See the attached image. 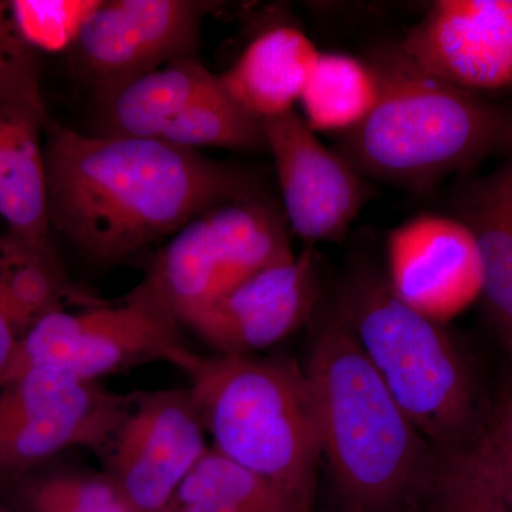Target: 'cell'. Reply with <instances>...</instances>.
Returning a JSON list of instances; mask_svg holds the SVG:
<instances>
[{"instance_id":"obj_1","label":"cell","mask_w":512,"mask_h":512,"mask_svg":"<svg viewBox=\"0 0 512 512\" xmlns=\"http://www.w3.org/2000/svg\"><path fill=\"white\" fill-rule=\"evenodd\" d=\"M49 220L89 261L116 265L198 215L256 197L247 174L161 138L86 136L47 121Z\"/></svg>"},{"instance_id":"obj_2","label":"cell","mask_w":512,"mask_h":512,"mask_svg":"<svg viewBox=\"0 0 512 512\" xmlns=\"http://www.w3.org/2000/svg\"><path fill=\"white\" fill-rule=\"evenodd\" d=\"M305 372L340 512H410L441 454L394 400L336 309L320 323Z\"/></svg>"},{"instance_id":"obj_3","label":"cell","mask_w":512,"mask_h":512,"mask_svg":"<svg viewBox=\"0 0 512 512\" xmlns=\"http://www.w3.org/2000/svg\"><path fill=\"white\" fill-rule=\"evenodd\" d=\"M367 59L379 74V101L359 127L336 137V151L363 177L423 192L511 153V107L423 72L399 46Z\"/></svg>"},{"instance_id":"obj_4","label":"cell","mask_w":512,"mask_h":512,"mask_svg":"<svg viewBox=\"0 0 512 512\" xmlns=\"http://www.w3.org/2000/svg\"><path fill=\"white\" fill-rule=\"evenodd\" d=\"M184 373L212 448L315 511L322 447L305 370L285 356L197 353Z\"/></svg>"},{"instance_id":"obj_5","label":"cell","mask_w":512,"mask_h":512,"mask_svg":"<svg viewBox=\"0 0 512 512\" xmlns=\"http://www.w3.org/2000/svg\"><path fill=\"white\" fill-rule=\"evenodd\" d=\"M335 309L431 446L448 454L480 440L485 429L473 370L444 323L400 301L375 272L353 275Z\"/></svg>"},{"instance_id":"obj_6","label":"cell","mask_w":512,"mask_h":512,"mask_svg":"<svg viewBox=\"0 0 512 512\" xmlns=\"http://www.w3.org/2000/svg\"><path fill=\"white\" fill-rule=\"evenodd\" d=\"M150 275L117 301L59 309L19 339L5 376L50 366L84 380L128 372L148 363L187 369L197 352Z\"/></svg>"},{"instance_id":"obj_7","label":"cell","mask_w":512,"mask_h":512,"mask_svg":"<svg viewBox=\"0 0 512 512\" xmlns=\"http://www.w3.org/2000/svg\"><path fill=\"white\" fill-rule=\"evenodd\" d=\"M293 255L284 212L256 195L188 222L147 274L184 326L251 276Z\"/></svg>"},{"instance_id":"obj_8","label":"cell","mask_w":512,"mask_h":512,"mask_svg":"<svg viewBox=\"0 0 512 512\" xmlns=\"http://www.w3.org/2000/svg\"><path fill=\"white\" fill-rule=\"evenodd\" d=\"M134 392H110L59 367L25 370L0 383V490L72 447L106 457Z\"/></svg>"},{"instance_id":"obj_9","label":"cell","mask_w":512,"mask_h":512,"mask_svg":"<svg viewBox=\"0 0 512 512\" xmlns=\"http://www.w3.org/2000/svg\"><path fill=\"white\" fill-rule=\"evenodd\" d=\"M215 8L197 0H101L69 52L94 94L178 60L198 59L201 25Z\"/></svg>"},{"instance_id":"obj_10","label":"cell","mask_w":512,"mask_h":512,"mask_svg":"<svg viewBox=\"0 0 512 512\" xmlns=\"http://www.w3.org/2000/svg\"><path fill=\"white\" fill-rule=\"evenodd\" d=\"M204 421L188 387L134 392L107 451V474L133 512H167L207 453Z\"/></svg>"},{"instance_id":"obj_11","label":"cell","mask_w":512,"mask_h":512,"mask_svg":"<svg viewBox=\"0 0 512 512\" xmlns=\"http://www.w3.org/2000/svg\"><path fill=\"white\" fill-rule=\"evenodd\" d=\"M262 128L289 231L311 245L345 238L369 198L366 178L326 147L296 110L262 120Z\"/></svg>"},{"instance_id":"obj_12","label":"cell","mask_w":512,"mask_h":512,"mask_svg":"<svg viewBox=\"0 0 512 512\" xmlns=\"http://www.w3.org/2000/svg\"><path fill=\"white\" fill-rule=\"evenodd\" d=\"M397 46L458 89L512 92V0H439Z\"/></svg>"},{"instance_id":"obj_13","label":"cell","mask_w":512,"mask_h":512,"mask_svg":"<svg viewBox=\"0 0 512 512\" xmlns=\"http://www.w3.org/2000/svg\"><path fill=\"white\" fill-rule=\"evenodd\" d=\"M318 258L312 248L258 272L183 328L218 355L252 356L301 328L319 301Z\"/></svg>"},{"instance_id":"obj_14","label":"cell","mask_w":512,"mask_h":512,"mask_svg":"<svg viewBox=\"0 0 512 512\" xmlns=\"http://www.w3.org/2000/svg\"><path fill=\"white\" fill-rule=\"evenodd\" d=\"M387 285L407 306L444 323L481 298L483 271L470 229L453 215L421 214L386 242Z\"/></svg>"},{"instance_id":"obj_15","label":"cell","mask_w":512,"mask_h":512,"mask_svg":"<svg viewBox=\"0 0 512 512\" xmlns=\"http://www.w3.org/2000/svg\"><path fill=\"white\" fill-rule=\"evenodd\" d=\"M47 111L0 103V218L13 234L50 242L45 131Z\"/></svg>"},{"instance_id":"obj_16","label":"cell","mask_w":512,"mask_h":512,"mask_svg":"<svg viewBox=\"0 0 512 512\" xmlns=\"http://www.w3.org/2000/svg\"><path fill=\"white\" fill-rule=\"evenodd\" d=\"M320 50L302 30L272 26L252 40L220 76L239 106L259 121L295 110Z\"/></svg>"},{"instance_id":"obj_17","label":"cell","mask_w":512,"mask_h":512,"mask_svg":"<svg viewBox=\"0 0 512 512\" xmlns=\"http://www.w3.org/2000/svg\"><path fill=\"white\" fill-rule=\"evenodd\" d=\"M217 82L218 74L200 60L187 59L94 94L96 136L161 138L168 126Z\"/></svg>"},{"instance_id":"obj_18","label":"cell","mask_w":512,"mask_h":512,"mask_svg":"<svg viewBox=\"0 0 512 512\" xmlns=\"http://www.w3.org/2000/svg\"><path fill=\"white\" fill-rule=\"evenodd\" d=\"M473 234L485 308L507 349L512 348V151L484 177L467 185L456 215Z\"/></svg>"},{"instance_id":"obj_19","label":"cell","mask_w":512,"mask_h":512,"mask_svg":"<svg viewBox=\"0 0 512 512\" xmlns=\"http://www.w3.org/2000/svg\"><path fill=\"white\" fill-rule=\"evenodd\" d=\"M100 301L69 281L52 242L0 235V306L19 339L49 313Z\"/></svg>"},{"instance_id":"obj_20","label":"cell","mask_w":512,"mask_h":512,"mask_svg":"<svg viewBox=\"0 0 512 512\" xmlns=\"http://www.w3.org/2000/svg\"><path fill=\"white\" fill-rule=\"evenodd\" d=\"M379 96V74L369 59L320 52L298 104L313 133L340 137L370 116Z\"/></svg>"},{"instance_id":"obj_21","label":"cell","mask_w":512,"mask_h":512,"mask_svg":"<svg viewBox=\"0 0 512 512\" xmlns=\"http://www.w3.org/2000/svg\"><path fill=\"white\" fill-rule=\"evenodd\" d=\"M161 140L197 151L205 147L266 150L262 121L229 96L220 76L217 84L201 94L168 126Z\"/></svg>"},{"instance_id":"obj_22","label":"cell","mask_w":512,"mask_h":512,"mask_svg":"<svg viewBox=\"0 0 512 512\" xmlns=\"http://www.w3.org/2000/svg\"><path fill=\"white\" fill-rule=\"evenodd\" d=\"M197 498L221 501L235 512H302L274 483L212 447L192 468L171 503Z\"/></svg>"},{"instance_id":"obj_23","label":"cell","mask_w":512,"mask_h":512,"mask_svg":"<svg viewBox=\"0 0 512 512\" xmlns=\"http://www.w3.org/2000/svg\"><path fill=\"white\" fill-rule=\"evenodd\" d=\"M20 512H133L109 474H30L6 490Z\"/></svg>"},{"instance_id":"obj_24","label":"cell","mask_w":512,"mask_h":512,"mask_svg":"<svg viewBox=\"0 0 512 512\" xmlns=\"http://www.w3.org/2000/svg\"><path fill=\"white\" fill-rule=\"evenodd\" d=\"M410 512H510L476 447L441 454L439 467Z\"/></svg>"},{"instance_id":"obj_25","label":"cell","mask_w":512,"mask_h":512,"mask_svg":"<svg viewBox=\"0 0 512 512\" xmlns=\"http://www.w3.org/2000/svg\"><path fill=\"white\" fill-rule=\"evenodd\" d=\"M99 2L12 0L16 28L30 47L39 52H63L72 47L77 33Z\"/></svg>"},{"instance_id":"obj_26","label":"cell","mask_w":512,"mask_h":512,"mask_svg":"<svg viewBox=\"0 0 512 512\" xmlns=\"http://www.w3.org/2000/svg\"><path fill=\"white\" fill-rule=\"evenodd\" d=\"M20 101L45 110L37 52L20 35L10 2L0 0V103Z\"/></svg>"},{"instance_id":"obj_27","label":"cell","mask_w":512,"mask_h":512,"mask_svg":"<svg viewBox=\"0 0 512 512\" xmlns=\"http://www.w3.org/2000/svg\"><path fill=\"white\" fill-rule=\"evenodd\" d=\"M477 453L487 464L498 490L503 495L508 511L512 512V450L484 430L483 436L474 444Z\"/></svg>"},{"instance_id":"obj_28","label":"cell","mask_w":512,"mask_h":512,"mask_svg":"<svg viewBox=\"0 0 512 512\" xmlns=\"http://www.w3.org/2000/svg\"><path fill=\"white\" fill-rule=\"evenodd\" d=\"M18 342V333L15 332L8 316L0 306V380L3 379L6 370H8Z\"/></svg>"},{"instance_id":"obj_29","label":"cell","mask_w":512,"mask_h":512,"mask_svg":"<svg viewBox=\"0 0 512 512\" xmlns=\"http://www.w3.org/2000/svg\"><path fill=\"white\" fill-rule=\"evenodd\" d=\"M485 430L512 450V393L504 403L497 419Z\"/></svg>"},{"instance_id":"obj_30","label":"cell","mask_w":512,"mask_h":512,"mask_svg":"<svg viewBox=\"0 0 512 512\" xmlns=\"http://www.w3.org/2000/svg\"><path fill=\"white\" fill-rule=\"evenodd\" d=\"M167 512H235L221 503V501L211 500V498H197V500L178 501L171 503Z\"/></svg>"},{"instance_id":"obj_31","label":"cell","mask_w":512,"mask_h":512,"mask_svg":"<svg viewBox=\"0 0 512 512\" xmlns=\"http://www.w3.org/2000/svg\"><path fill=\"white\" fill-rule=\"evenodd\" d=\"M0 512H10V511L6 510V508L0 507Z\"/></svg>"},{"instance_id":"obj_32","label":"cell","mask_w":512,"mask_h":512,"mask_svg":"<svg viewBox=\"0 0 512 512\" xmlns=\"http://www.w3.org/2000/svg\"><path fill=\"white\" fill-rule=\"evenodd\" d=\"M508 352H510V355L512 356V348L508 349Z\"/></svg>"}]
</instances>
